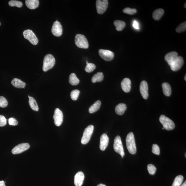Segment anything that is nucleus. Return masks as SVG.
I'll return each instance as SVG.
<instances>
[{
    "label": "nucleus",
    "mask_w": 186,
    "mask_h": 186,
    "mask_svg": "<svg viewBox=\"0 0 186 186\" xmlns=\"http://www.w3.org/2000/svg\"><path fill=\"white\" fill-rule=\"evenodd\" d=\"M0 25H1V22H0Z\"/></svg>",
    "instance_id": "49530a36"
},
{
    "label": "nucleus",
    "mask_w": 186,
    "mask_h": 186,
    "mask_svg": "<svg viewBox=\"0 0 186 186\" xmlns=\"http://www.w3.org/2000/svg\"><path fill=\"white\" fill-rule=\"evenodd\" d=\"M127 109V106L124 103H121L116 106L115 111L117 114L122 115L124 113Z\"/></svg>",
    "instance_id": "aec40b11"
},
{
    "label": "nucleus",
    "mask_w": 186,
    "mask_h": 186,
    "mask_svg": "<svg viewBox=\"0 0 186 186\" xmlns=\"http://www.w3.org/2000/svg\"><path fill=\"white\" fill-rule=\"evenodd\" d=\"M9 124L10 126H15L18 124V122L17 120L14 117H10L8 119Z\"/></svg>",
    "instance_id": "4c0bfd02"
},
{
    "label": "nucleus",
    "mask_w": 186,
    "mask_h": 186,
    "mask_svg": "<svg viewBox=\"0 0 186 186\" xmlns=\"http://www.w3.org/2000/svg\"><path fill=\"white\" fill-rule=\"evenodd\" d=\"M113 148L115 152L119 154L121 157H124L125 155L124 149L122 145V142L120 136H116L114 142Z\"/></svg>",
    "instance_id": "423d86ee"
},
{
    "label": "nucleus",
    "mask_w": 186,
    "mask_h": 186,
    "mask_svg": "<svg viewBox=\"0 0 186 186\" xmlns=\"http://www.w3.org/2000/svg\"><path fill=\"white\" fill-rule=\"evenodd\" d=\"M7 120L2 115H0V127H3L6 124Z\"/></svg>",
    "instance_id": "58836bf2"
},
{
    "label": "nucleus",
    "mask_w": 186,
    "mask_h": 186,
    "mask_svg": "<svg viewBox=\"0 0 186 186\" xmlns=\"http://www.w3.org/2000/svg\"><path fill=\"white\" fill-rule=\"evenodd\" d=\"M123 12L125 14L129 15H134L137 12V10L136 9L131 8H130L127 7L126 8L123 9Z\"/></svg>",
    "instance_id": "72a5a7b5"
},
{
    "label": "nucleus",
    "mask_w": 186,
    "mask_h": 186,
    "mask_svg": "<svg viewBox=\"0 0 186 186\" xmlns=\"http://www.w3.org/2000/svg\"><path fill=\"white\" fill-rule=\"evenodd\" d=\"M109 138L107 134H102L100 137V148L101 150H105L109 143Z\"/></svg>",
    "instance_id": "2eb2a0df"
},
{
    "label": "nucleus",
    "mask_w": 186,
    "mask_h": 186,
    "mask_svg": "<svg viewBox=\"0 0 186 186\" xmlns=\"http://www.w3.org/2000/svg\"><path fill=\"white\" fill-rule=\"evenodd\" d=\"M186 75H185V81L186 80Z\"/></svg>",
    "instance_id": "a18cd8bd"
},
{
    "label": "nucleus",
    "mask_w": 186,
    "mask_h": 186,
    "mask_svg": "<svg viewBox=\"0 0 186 186\" xmlns=\"http://www.w3.org/2000/svg\"><path fill=\"white\" fill-rule=\"evenodd\" d=\"M114 24L116 27V29L118 31H120L124 29L126 24L124 22L120 20H116L114 22Z\"/></svg>",
    "instance_id": "a878e982"
},
{
    "label": "nucleus",
    "mask_w": 186,
    "mask_h": 186,
    "mask_svg": "<svg viewBox=\"0 0 186 186\" xmlns=\"http://www.w3.org/2000/svg\"><path fill=\"white\" fill-rule=\"evenodd\" d=\"M186 3H185V5H184V7H185V8H186Z\"/></svg>",
    "instance_id": "c03bdc74"
},
{
    "label": "nucleus",
    "mask_w": 186,
    "mask_h": 186,
    "mask_svg": "<svg viewBox=\"0 0 186 186\" xmlns=\"http://www.w3.org/2000/svg\"><path fill=\"white\" fill-rule=\"evenodd\" d=\"M163 92L165 96H170L171 94V88L168 83H165L162 84Z\"/></svg>",
    "instance_id": "b1692460"
},
{
    "label": "nucleus",
    "mask_w": 186,
    "mask_h": 186,
    "mask_svg": "<svg viewBox=\"0 0 186 186\" xmlns=\"http://www.w3.org/2000/svg\"><path fill=\"white\" fill-rule=\"evenodd\" d=\"M184 178L181 175L178 176L175 178L172 186H180L183 181Z\"/></svg>",
    "instance_id": "c85d7f7f"
},
{
    "label": "nucleus",
    "mask_w": 186,
    "mask_h": 186,
    "mask_svg": "<svg viewBox=\"0 0 186 186\" xmlns=\"http://www.w3.org/2000/svg\"><path fill=\"white\" fill-rule=\"evenodd\" d=\"M147 169L149 173L151 175L155 174L157 170L156 168L152 164L148 165Z\"/></svg>",
    "instance_id": "f704fd0d"
},
{
    "label": "nucleus",
    "mask_w": 186,
    "mask_h": 186,
    "mask_svg": "<svg viewBox=\"0 0 186 186\" xmlns=\"http://www.w3.org/2000/svg\"><path fill=\"white\" fill-rule=\"evenodd\" d=\"M0 186H6L5 182L3 181H0Z\"/></svg>",
    "instance_id": "a19ab883"
},
{
    "label": "nucleus",
    "mask_w": 186,
    "mask_h": 186,
    "mask_svg": "<svg viewBox=\"0 0 186 186\" xmlns=\"http://www.w3.org/2000/svg\"><path fill=\"white\" fill-rule=\"evenodd\" d=\"M25 3L28 8L34 9L38 7L39 2L38 0H26Z\"/></svg>",
    "instance_id": "6ab92c4d"
},
{
    "label": "nucleus",
    "mask_w": 186,
    "mask_h": 186,
    "mask_svg": "<svg viewBox=\"0 0 186 186\" xmlns=\"http://www.w3.org/2000/svg\"><path fill=\"white\" fill-rule=\"evenodd\" d=\"M9 5L11 7L16 6L20 8L22 6V2L17 1H10L9 2Z\"/></svg>",
    "instance_id": "2f4dec72"
},
{
    "label": "nucleus",
    "mask_w": 186,
    "mask_h": 186,
    "mask_svg": "<svg viewBox=\"0 0 186 186\" xmlns=\"http://www.w3.org/2000/svg\"><path fill=\"white\" fill-rule=\"evenodd\" d=\"M126 145L127 149L131 154L134 155L136 152V148L134 134L131 132L129 133L126 138Z\"/></svg>",
    "instance_id": "f257e3e1"
},
{
    "label": "nucleus",
    "mask_w": 186,
    "mask_h": 186,
    "mask_svg": "<svg viewBox=\"0 0 186 186\" xmlns=\"http://www.w3.org/2000/svg\"><path fill=\"white\" fill-rule=\"evenodd\" d=\"M99 54L102 58L106 61H110L113 59L114 54L111 51L100 49L99 51Z\"/></svg>",
    "instance_id": "1a4fd4ad"
},
{
    "label": "nucleus",
    "mask_w": 186,
    "mask_h": 186,
    "mask_svg": "<svg viewBox=\"0 0 186 186\" xmlns=\"http://www.w3.org/2000/svg\"><path fill=\"white\" fill-rule=\"evenodd\" d=\"M121 86L124 92H128L131 89V81L129 79L125 78L123 79L121 83Z\"/></svg>",
    "instance_id": "a211bd4d"
},
{
    "label": "nucleus",
    "mask_w": 186,
    "mask_h": 186,
    "mask_svg": "<svg viewBox=\"0 0 186 186\" xmlns=\"http://www.w3.org/2000/svg\"><path fill=\"white\" fill-rule=\"evenodd\" d=\"M140 90L142 97L144 99H147L149 96L148 86L146 81H142L140 83Z\"/></svg>",
    "instance_id": "4468645a"
},
{
    "label": "nucleus",
    "mask_w": 186,
    "mask_h": 186,
    "mask_svg": "<svg viewBox=\"0 0 186 186\" xmlns=\"http://www.w3.org/2000/svg\"><path fill=\"white\" fill-rule=\"evenodd\" d=\"M87 65L85 68V71L87 73H90L94 71L96 69V65L94 64L89 63L88 61H86Z\"/></svg>",
    "instance_id": "c756f323"
},
{
    "label": "nucleus",
    "mask_w": 186,
    "mask_h": 186,
    "mask_svg": "<svg viewBox=\"0 0 186 186\" xmlns=\"http://www.w3.org/2000/svg\"><path fill=\"white\" fill-rule=\"evenodd\" d=\"M177 52H172L168 53L165 56V60L170 66L173 63L178 57Z\"/></svg>",
    "instance_id": "dca6fc26"
},
{
    "label": "nucleus",
    "mask_w": 186,
    "mask_h": 186,
    "mask_svg": "<svg viewBox=\"0 0 186 186\" xmlns=\"http://www.w3.org/2000/svg\"><path fill=\"white\" fill-rule=\"evenodd\" d=\"M11 83L13 86L18 88H24L26 85L25 83L18 78L13 79Z\"/></svg>",
    "instance_id": "412c9836"
},
{
    "label": "nucleus",
    "mask_w": 186,
    "mask_h": 186,
    "mask_svg": "<svg viewBox=\"0 0 186 186\" xmlns=\"http://www.w3.org/2000/svg\"><path fill=\"white\" fill-rule=\"evenodd\" d=\"M55 124L57 126H59L62 124L63 121V114L62 111L56 108L55 110L54 114L53 116Z\"/></svg>",
    "instance_id": "9d476101"
},
{
    "label": "nucleus",
    "mask_w": 186,
    "mask_h": 186,
    "mask_svg": "<svg viewBox=\"0 0 186 186\" xmlns=\"http://www.w3.org/2000/svg\"><path fill=\"white\" fill-rule=\"evenodd\" d=\"M152 152L155 154L159 155L160 154V149L159 146L157 144H153L152 146Z\"/></svg>",
    "instance_id": "e433bc0d"
},
{
    "label": "nucleus",
    "mask_w": 186,
    "mask_h": 186,
    "mask_svg": "<svg viewBox=\"0 0 186 186\" xmlns=\"http://www.w3.org/2000/svg\"><path fill=\"white\" fill-rule=\"evenodd\" d=\"M184 60L181 56H178L177 59L170 66L172 71H177L181 69L184 64Z\"/></svg>",
    "instance_id": "ddd939ff"
},
{
    "label": "nucleus",
    "mask_w": 186,
    "mask_h": 186,
    "mask_svg": "<svg viewBox=\"0 0 186 186\" xmlns=\"http://www.w3.org/2000/svg\"><path fill=\"white\" fill-rule=\"evenodd\" d=\"M30 145L28 143H22L15 147L12 150L13 154L16 155L22 153L29 149Z\"/></svg>",
    "instance_id": "f8f14e48"
},
{
    "label": "nucleus",
    "mask_w": 186,
    "mask_h": 186,
    "mask_svg": "<svg viewBox=\"0 0 186 186\" xmlns=\"http://www.w3.org/2000/svg\"><path fill=\"white\" fill-rule=\"evenodd\" d=\"M159 120L165 129L171 130L175 128V124L171 119L164 115L160 116Z\"/></svg>",
    "instance_id": "20e7f679"
},
{
    "label": "nucleus",
    "mask_w": 186,
    "mask_h": 186,
    "mask_svg": "<svg viewBox=\"0 0 186 186\" xmlns=\"http://www.w3.org/2000/svg\"><path fill=\"white\" fill-rule=\"evenodd\" d=\"M108 4L107 0H97L96 6L98 14H102L105 12L107 8Z\"/></svg>",
    "instance_id": "6e6552de"
},
{
    "label": "nucleus",
    "mask_w": 186,
    "mask_h": 186,
    "mask_svg": "<svg viewBox=\"0 0 186 186\" xmlns=\"http://www.w3.org/2000/svg\"><path fill=\"white\" fill-rule=\"evenodd\" d=\"M133 26L136 29H139V25H138V24L137 22L135 20L133 24Z\"/></svg>",
    "instance_id": "ea45409f"
},
{
    "label": "nucleus",
    "mask_w": 186,
    "mask_h": 186,
    "mask_svg": "<svg viewBox=\"0 0 186 186\" xmlns=\"http://www.w3.org/2000/svg\"><path fill=\"white\" fill-rule=\"evenodd\" d=\"M8 104L6 99L3 96H0V107L5 108Z\"/></svg>",
    "instance_id": "c9c22d12"
},
{
    "label": "nucleus",
    "mask_w": 186,
    "mask_h": 186,
    "mask_svg": "<svg viewBox=\"0 0 186 186\" xmlns=\"http://www.w3.org/2000/svg\"><path fill=\"white\" fill-rule=\"evenodd\" d=\"M24 38L27 39L31 44L36 45L38 43V39L35 33L31 30L27 29L24 30L23 33Z\"/></svg>",
    "instance_id": "0eeeda50"
},
{
    "label": "nucleus",
    "mask_w": 186,
    "mask_h": 186,
    "mask_svg": "<svg viewBox=\"0 0 186 186\" xmlns=\"http://www.w3.org/2000/svg\"><path fill=\"white\" fill-rule=\"evenodd\" d=\"M85 176L83 172L80 171L76 174L74 178V183L76 186H81L84 181Z\"/></svg>",
    "instance_id": "f3484780"
},
{
    "label": "nucleus",
    "mask_w": 186,
    "mask_h": 186,
    "mask_svg": "<svg viewBox=\"0 0 186 186\" xmlns=\"http://www.w3.org/2000/svg\"><path fill=\"white\" fill-rule=\"evenodd\" d=\"M104 78L103 73L102 72H98L92 77V81L93 83L101 82L103 80Z\"/></svg>",
    "instance_id": "bb28decb"
},
{
    "label": "nucleus",
    "mask_w": 186,
    "mask_h": 186,
    "mask_svg": "<svg viewBox=\"0 0 186 186\" xmlns=\"http://www.w3.org/2000/svg\"><path fill=\"white\" fill-rule=\"evenodd\" d=\"M29 98V103L30 107L33 110L38 111L39 110V107L35 99L32 97L28 96Z\"/></svg>",
    "instance_id": "5701e85b"
},
{
    "label": "nucleus",
    "mask_w": 186,
    "mask_h": 186,
    "mask_svg": "<svg viewBox=\"0 0 186 186\" xmlns=\"http://www.w3.org/2000/svg\"><path fill=\"white\" fill-rule=\"evenodd\" d=\"M164 13V9L159 8L156 9L153 13L152 17L154 20H160Z\"/></svg>",
    "instance_id": "4be33fe9"
},
{
    "label": "nucleus",
    "mask_w": 186,
    "mask_h": 186,
    "mask_svg": "<svg viewBox=\"0 0 186 186\" xmlns=\"http://www.w3.org/2000/svg\"><path fill=\"white\" fill-rule=\"evenodd\" d=\"M181 186H186V182L185 181V183H184L183 185H182Z\"/></svg>",
    "instance_id": "37998d69"
},
{
    "label": "nucleus",
    "mask_w": 186,
    "mask_h": 186,
    "mask_svg": "<svg viewBox=\"0 0 186 186\" xmlns=\"http://www.w3.org/2000/svg\"><path fill=\"white\" fill-rule=\"evenodd\" d=\"M186 22H184L178 27L176 29V31L178 33H181L186 31Z\"/></svg>",
    "instance_id": "7c9ffc66"
},
{
    "label": "nucleus",
    "mask_w": 186,
    "mask_h": 186,
    "mask_svg": "<svg viewBox=\"0 0 186 186\" xmlns=\"http://www.w3.org/2000/svg\"><path fill=\"white\" fill-rule=\"evenodd\" d=\"M52 32L53 35L56 37H59L62 33V28L60 23L58 21L55 22L53 24Z\"/></svg>",
    "instance_id": "9b49d317"
},
{
    "label": "nucleus",
    "mask_w": 186,
    "mask_h": 186,
    "mask_svg": "<svg viewBox=\"0 0 186 186\" xmlns=\"http://www.w3.org/2000/svg\"><path fill=\"white\" fill-rule=\"evenodd\" d=\"M101 105V102L100 101H97L89 108V113H92L97 111L100 109Z\"/></svg>",
    "instance_id": "393cba45"
},
{
    "label": "nucleus",
    "mask_w": 186,
    "mask_h": 186,
    "mask_svg": "<svg viewBox=\"0 0 186 186\" xmlns=\"http://www.w3.org/2000/svg\"><path fill=\"white\" fill-rule=\"evenodd\" d=\"M94 130V126L92 125H90L85 129L81 142L83 145H86L90 141L91 136Z\"/></svg>",
    "instance_id": "39448f33"
},
{
    "label": "nucleus",
    "mask_w": 186,
    "mask_h": 186,
    "mask_svg": "<svg viewBox=\"0 0 186 186\" xmlns=\"http://www.w3.org/2000/svg\"><path fill=\"white\" fill-rule=\"evenodd\" d=\"M75 43L76 45L79 48L87 49L89 47L88 40L85 36L78 34L76 36Z\"/></svg>",
    "instance_id": "7ed1b4c3"
},
{
    "label": "nucleus",
    "mask_w": 186,
    "mask_h": 186,
    "mask_svg": "<svg viewBox=\"0 0 186 186\" xmlns=\"http://www.w3.org/2000/svg\"><path fill=\"white\" fill-rule=\"evenodd\" d=\"M80 92L78 90H75L72 91L71 94V99L74 101L76 100L78 97Z\"/></svg>",
    "instance_id": "473e14b6"
},
{
    "label": "nucleus",
    "mask_w": 186,
    "mask_h": 186,
    "mask_svg": "<svg viewBox=\"0 0 186 186\" xmlns=\"http://www.w3.org/2000/svg\"><path fill=\"white\" fill-rule=\"evenodd\" d=\"M79 80L74 73H71L69 77V82L70 84L73 86H76L79 83Z\"/></svg>",
    "instance_id": "cd10ccee"
},
{
    "label": "nucleus",
    "mask_w": 186,
    "mask_h": 186,
    "mask_svg": "<svg viewBox=\"0 0 186 186\" xmlns=\"http://www.w3.org/2000/svg\"><path fill=\"white\" fill-rule=\"evenodd\" d=\"M55 64V59L52 55L49 54L45 57L43 61V70L46 72L52 69Z\"/></svg>",
    "instance_id": "f03ea898"
},
{
    "label": "nucleus",
    "mask_w": 186,
    "mask_h": 186,
    "mask_svg": "<svg viewBox=\"0 0 186 186\" xmlns=\"http://www.w3.org/2000/svg\"><path fill=\"white\" fill-rule=\"evenodd\" d=\"M97 186H106L105 185L102 184H100L99 185H98Z\"/></svg>",
    "instance_id": "79ce46f5"
}]
</instances>
